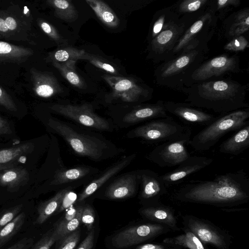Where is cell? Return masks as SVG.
I'll return each instance as SVG.
<instances>
[{
  "label": "cell",
  "instance_id": "23",
  "mask_svg": "<svg viewBox=\"0 0 249 249\" xmlns=\"http://www.w3.org/2000/svg\"><path fill=\"white\" fill-rule=\"evenodd\" d=\"M212 0H184L173 6L180 18L191 24L211 7Z\"/></svg>",
  "mask_w": 249,
  "mask_h": 249
},
{
  "label": "cell",
  "instance_id": "51",
  "mask_svg": "<svg viewBox=\"0 0 249 249\" xmlns=\"http://www.w3.org/2000/svg\"><path fill=\"white\" fill-rule=\"evenodd\" d=\"M76 212L77 207L74 208L72 206L69 208V210L66 212L64 218L55 226L54 228L61 227L69 222L75 216Z\"/></svg>",
  "mask_w": 249,
  "mask_h": 249
},
{
  "label": "cell",
  "instance_id": "40",
  "mask_svg": "<svg viewBox=\"0 0 249 249\" xmlns=\"http://www.w3.org/2000/svg\"><path fill=\"white\" fill-rule=\"evenodd\" d=\"M83 208L84 207L83 206H77L76 214L71 221L61 227L53 229L58 241L78 228L81 221V215Z\"/></svg>",
  "mask_w": 249,
  "mask_h": 249
},
{
  "label": "cell",
  "instance_id": "17",
  "mask_svg": "<svg viewBox=\"0 0 249 249\" xmlns=\"http://www.w3.org/2000/svg\"><path fill=\"white\" fill-rule=\"evenodd\" d=\"M187 225L200 241L210 244L218 249H229V244L226 237L213 226L197 219L188 217Z\"/></svg>",
  "mask_w": 249,
  "mask_h": 249
},
{
  "label": "cell",
  "instance_id": "39",
  "mask_svg": "<svg viewBox=\"0 0 249 249\" xmlns=\"http://www.w3.org/2000/svg\"><path fill=\"white\" fill-rule=\"evenodd\" d=\"M241 4L240 0H212L211 8L217 18L222 20L229 12Z\"/></svg>",
  "mask_w": 249,
  "mask_h": 249
},
{
  "label": "cell",
  "instance_id": "46",
  "mask_svg": "<svg viewBox=\"0 0 249 249\" xmlns=\"http://www.w3.org/2000/svg\"><path fill=\"white\" fill-rule=\"evenodd\" d=\"M80 236V229H77L60 239L58 249H74Z\"/></svg>",
  "mask_w": 249,
  "mask_h": 249
},
{
  "label": "cell",
  "instance_id": "20",
  "mask_svg": "<svg viewBox=\"0 0 249 249\" xmlns=\"http://www.w3.org/2000/svg\"><path fill=\"white\" fill-rule=\"evenodd\" d=\"M164 103L162 100H158L154 104L139 106L126 114L123 121L134 124L147 120L166 118L168 115Z\"/></svg>",
  "mask_w": 249,
  "mask_h": 249
},
{
  "label": "cell",
  "instance_id": "9",
  "mask_svg": "<svg viewBox=\"0 0 249 249\" xmlns=\"http://www.w3.org/2000/svg\"><path fill=\"white\" fill-rule=\"evenodd\" d=\"M189 25L180 18L161 32L148 43V57L158 63L172 58L174 48Z\"/></svg>",
  "mask_w": 249,
  "mask_h": 249
},
{
  "label": "cell",
  "instance_id": "49",
  "mask_svg": "<svg viewBox=\"0 0 249 249\" xmlns=\"http://www.w3.org/2000/svg\"><path fill=\"white\" fill-rule=\"evenodd\" d=\"M77 199V194L73 191H68L64 195L60 206L58 209V212L70 208L72 206Z\"/></svg>",
  "mask_w": 249,
  "mask_h": 249
},
{
  "label": "cell",
  "instance_id": "8",
  "mask_svg": "<svg viewBox=\"0 0 249 249\" xmlns=\"http://www.w3.org/2000/svg\"><path fill=\"white\" fill-rule=\"evenodd\" d=\"M48 125L60 135L76 154L94 160H99L103 157L106 145L99 140L79 133L53 118L49 119Z\"/></svg>",
  "mask_w": 249,
  "mask_h": 249
},
{
  "label": "cell",
  "instance_id": "2",
  "mask_svg": "<svg viewBox=\"0 0 249 249\" xmlns=\"http://www.w3.org/2000/svg\"><path fill=\"white\" fill-rule=\"evenodd\" d=\"M247 86L230 78L211 79L193 84L181 92L185 103L224 114L249 108Z\"/></svg>",
  "mask_w": 249,
  "mask_h": 249
},
{
  "label": "cell",
  "instance_id": "55",
  "mask_svg": "<svg viewBox=\"0 0 249 249\" xmlns=\"http://www.w3.org/2000/svg\"><path fill=\"white\" fill-rule=\"evenodd\" d=\"M0 39H1V37H0Z\"/></svg>",
  "mask_w": 249,
  "mask_h": 249
},
{
  "label": "cell",
  "instance_id": "35",
  "mask_svg": "<svg viewBox=\"0 0 249 249\" xmlns=\"http://www.w3.org/2000/svg\"><path fill=\"white\" fill-rule=\"evenodd\" d=\"M85 51L71 47H67L48 53L46 60L49 62L62 63L81 59Z\"/></svg>",
  "mask_w": 249,
  "mask_h": 249
},
{
  "label": "cell",
  "instance_id": "52",
  "mask_svg": "<svg viewBox=\"0 0 249 249\" xmlns=\"http://www.w3.org/2000/svg\"><path fill=\"white\" fill-rule=\"evenodd\" d=\"M94 239V231L91 230L85 239L80 244L77 249H92Z\"/></svg>",
  "mask_w": 249,
  "mask_h": 249
},
{
  "label": "cell",
  "instance_id": "3",
  "mask_svg": "<svg viewBox=\"0 0 249 249\" xmlns=\"http://www.w3.org/2000/svg\"><path fill=\"white\" fill-rule=\"evenodd\" d=\"M209 50L203 47L186 51L161 63L155 70L156 83L181 91L188 87L192 74L204 61Z\"/></svg>",
  "mask_w": 249,
  "mask_h": 249
},
{
  "label": "cell",
  "instance_id": "5",
  "mask_svg": "<svg viewBox=\"0 0 249 249\" xmlns=\"http://www.w3.org/2000/svg\"><path fill=\"white\" fill-rule=\"evenodd\" d=\"M33 21L31 11L26 6L21 7L14 4L0 10V36L8 40L35 45Z\"/></svg>",
  "mask_w": 249,
  "mask_h": 249
},
{
  "label": "cell",
  "instance_id": "44",
  "mask_svg": "<svg viewBox=\"0 0 249 249\" xmlns=\"http://www.w3.org/2000/svg\"><path fill=\"white\" fill-rule=\"evenodd\" d=\"M22 207V204H18L1 212L0 213V230L17 216Z\"/></svg>",
  "mask_w": 249,
  "mask_h": 249
},
{
  "label": "cell",
  "instance_id": "26",
  "mask_svg": "<svg viewBox=\"0 0 249 249\" xmlns=\"http://www.w3.org/2000/svg\"><path fill=\"white\" fill-rule=\"evenodd\" d=\"M249 146V124H248L236 131L219 146L221 153L237 156Z\"/></svg>",
  "mask_w": 249,
  "mask_h": 249
},
{
  "label": "cell",
  "instance_id": "18",
  "mask_svg": "<svg viewBox=\"0 0 249 249\" xmlns=\"http://www.w3.org/2000/svg\"><path fill=\"white\" fill-rule=\"evenodd\" d=\"M30 73L33 91L37 96L49 98L62 91L57 78L52 72L42 71L33 67Z\"/></svg>",
  "mask_w": 249,
  "mask_h": 249
},
{
  "label": "cell",
  "instance_id": "27",
  "mask_svg": "<svg viewBox=\"0 0 249 249\" xmlns=\"http://www.w3.org/2000/svg\"><path fill=\"white\" fill-rule=\"evenodd\" d=\"M29 180L28 171L24 168L14 167L1 171L0 186L5 187L10 192L17 191Z\"/></svg>",
  "mask_w": 249,
  "mask_h": 249
},
{
  "label": "cell",
  "instance_id": "43",
  "mask_svg": "<svg viewBox=\"0 0 249 249\" xmlns=\"http://www.w3.org/2000/svg\"><path fill=\"white\" fill-rule=\"evenodd\" d=\"M249 47V43L247 38L242 35L230 40L224 46V49L227 51L237 52L244 51Z\"/></svg>",
  "mask_w": 249,
  "mask_h": 249
},
{
  "label": "cell",
  "instance_id": "25",
  "mask_svg": "<svg viewBox=\"0 0 249 249\" xmlns=\"http://www.w3.org/2000/svg\"><path fill=\"white\" fill-rule=\"evenodd\" d=\"M179 18L173 5L158 10L153 16L150 27L148 43Z\"/></svg>",
  "mask_w": 249,
  "mask_h": 249
},
{
  "label": "cell",
  "instance_id": "42",
  "mask_svg": "<svg viewBox=\"0 0 249 249\" xmlns=\"http://www.w3.org/2000/svg\"><path fill=\"white\" fill-rule=\"evenodd\" d=\"M81 59L87 60L94 66L108 73L117 74L118 72L116 69L109 62L99 56L85 52L82 55Z\"/></svg>",
  "mask_w": 249,
  "mask_h": 249
},
{
  "label": "cell",
  "instance_id": "33",
  "mask_svg": "<svg viewBox=\"0 0 249 249\" xmlns=\"http://www.w3.org/2000/svg\"><path fill=\"white\" fill-rule=\"evenodd\" d=\"M76 61L71 60L66 62L52 63L71 85L80 89H85L87 87L86 84L76 71Z\"/></svg>",
  "mask_w": 249,
  "mask_h": 249
},
{
  "label": "cell",
  "instance_id": "28",
  "mask_svg": "<svg viewBox=\"0 0 249 249\" xmlns=\"http://www.w3.org/2000/svg\"><path fill=\"white\" fill-rule=\"evenodd\" d=\"M34 148L33 143L26 142L0 150V171L16 167L21 161V158L31 153Z\"/></svg>",
  "mask_w": 249,
  "mask_h": 249
},
{
  "label": "cell",
  "instance_id": "36",
  "mask_svg": "<svg viewBox=\"0 0 249 249\" xmlns=\"http://www.w3.org/2000/svg\"><path fill=\"white\" fill-rule=\"evenodd\" d=\"M25 213L21 212L0 230V248L8 243L20 230L25 222Z\"/></svg>",
  "mask_w": 249,
  "mask_h": 249
},
{
  "label": "cell",
  "instance_id": "10",
  "mask_svg": "<svg viewBox=\"0 0 249 249\" xmlns=\"http://www.w3.org/2000/svg\"><path fill=\"white\" fill-rule=\"evenodd\" d=\"M241 71L237 55L222 54L204 61L192 74L187 87L196 83Z\"/></svg>",
  "mask_w": 249,
  "mask_h": 249
},
{
  "label": "cell",
  "instance_id": "4",
  "mask_svg": "<svg viewBox=\"0 0 249 249\" xmlns=\"http://www.w3.org/2000/svg\"><path fill=\"white\" fill-rule=\"evenodd\" d=\"M249 108L222 114L191 139L189 144L195 151H207L227 133L237 131L249 124Z\"/></svg>",
  "mask_w": 249,
  "mask_h": 249
},
{
  "label": "cell",
  "instance_id": "31",
  "mask_svg": "<svg viewBox=\"0 0 249 249\" xmlns=\"http://www.w3.org/2000/svg\"><path fill=\"white\" fill-rule=\"evenodd\" d=\"M86 1L107 26L113 28L119 25V19L106 3L100 0H86Z\"/></svg>",
  "mask_w": 249,
  "mask_h": 249
},
{
  "label": "cell",
  "instance_id": "7",
  "mask_svg": "<svg viewBox=\"0 0 249 249\" xmlns=\"http://www.w3.org/2000/svg\"><path fill=\"white\" fill-rule=\"evenodd\" d=\"M217 21L215 13L210 7L186 29L173 50L172 58L186 51L208 47V43L214 35Z\"/></svg>",
  "mask_w": 249,
  "mask_h": 249
},
{
  "label": "cell",
  "instance_id": "12",
  "mask_svg": "<svg viewBox=\"0 0 249 249\" xmlns=\"http://www.w3.org/2000/svg\"><path fill=\"white\" fill-rule=\"evenodd\" d=\"M104 78L112 89L115 97L123 101L134 102L150 99L153 90L131 78L106 75Z\"/></svg>",
  "mask_w": 249,
  "mask_h": 249
},
{
  "label": "cell",
  "instance_id": "30",
  "mask_svg": "<svg viewBox=\"0 0 249 249\" xmlns=\"http://www.w3.org/2000/svg\"><path fill=\"white\" fill-rule=\"evenodd\" d=\"M70 188L59 191L53 197L41 203L38 206L37 216L34 224L40 225L44 223L53 214L58 210L65 194Z\"/></svg>",
  "mask_w": 249,
  "mask_h": 249
},
{
  "label": "cell",
  "instance_id": "48",
  "mask_svg": "<svg viewBox=\"0 0 249 249\" xmlns=\"http://www.w3.org/2000/svg\"><path fill=\"white\" fill-rule=\"evenodd\" d=\"M95 220L94 212L89 205L84 207L81 215V221L89 231L93 229Z\"/></svg>",
  "mask_w": 249,
  "mask_h": 249
},
{
  "label": "cell",
  "instance_id": "1",
  "mask_svg": "<svg viewBox=\"0 0 249 249\" xmlns=\"http://www.w3.org/2000/svg\"><path fill=\"white\" fill-rule=\"evenodd\" d=\"M178 200L216 206H233L249 200V179L243 170L209 180H191L174 193Z\"/></svg>",
  "mask_w": 249,
  "mask_h": 249
},
{
  "label": "cell",
  "instance_id": "41",
  "mask_svg": "<svg viewBox=\"0 0 249 249\" xmlns=\"http://www.w3.org/2000/svg\"><path fill=\"white\" fill-rule=\"evenodd\" d=\"M37 23L41 30L55 42L58 46L62 47L68 44L67 41L61 36L56 29L50 23L43 18H38Z\"/></svg>",
  "mask_w": 249,
  "mask_h": 249
},
{
  "label": "cell",
  "instance_id": "16",
  "mask_svg": "<svg viewBox=\"0 0 249 249\" xmlns=\"http://www.w3.org/2000/svg\"><path fill=\"white\" fill-rule=\"evenodd\" d=\"M164 103L167 112L191 124L207 126L216 118L213 114L197 109L185 102L168 101Z\"/></svg>",
  "mask_w": 249,
  "mask_h": 249
},
{
  "label": "cell",
  "instance_id": "45",
  "mask_svg": "<svg viewBox=\"0 0 249 249\" xmlns=\"http://www.w3.org/2000/svg\"><path fill=\"white\" fill-rule=\"evenodd\" d=\"M57 241L53 229H51L45 233L34 246L33 245L31 249H50L53 244Z\"/></svg>",
  "mask_w": 249,
  "mask_h": 249
},
{
  "label": "cell",
  "instance_id": "6",
  "mask_svg": "<svg viewBox=\"0 0 249 249\" xmlns=\"http://www.w3.org/2000/svg\"><path fill=\"white\" fill-rule=\"evenodd\" d=\"M192 132L190 127L178 123L168 116L136 127L132 131V135L151 144L158 145L168 141L191 138Z\"/></svg>",
  "mask_w": 249,
  "mask_h": 249
},
{
  "label": "cell",
  "instance_id": "11",
  "mask_svg": "<svg viewBox=\"0 0 249 249\" xmlns=\"http://www.w3.org/2000/svg\"><path fill=\"white\" fill-rule=\"evenodd\" d=\"M190 140L187 138L158 144L147 159L161 167L178 166L191 156L186 147Z\"/></svg>",
  "mask_w": 249,
  "mask_h": 249
},
{
  "label": "cell",
  "instance_id": "34",
  "mask_svg": "<svg viewBox=\"0 0 249 249\" xmlns=\"http://www.w3.org/2000/svg\"><path fill=\"white\" fill-rule=\"evenodd\" d=\"M46 2L54 9L55 16L60 19L72 22L78 18L77 11L70 0H48Z\"/></svg>",
  "mask_w": 249,
  "mask_h": 249
},
{
  "label": "cell",
  "instance_id": "54",
  "mask_svg": "<svg viewBox=\"0 0 249 249\" xmlns=\"http://www.w3.org/2000/svg\"><path fill=\"white\" fill-rule=\"evenodd\" d=\"M136 249H172L168 248L163 245L154 244H146L140 246L136 248Z\"/></svg>",
  "mask_w": 249,
  "mask_h": 249
},
{
  "label": "cell",
  "instance_id": "29",
  "mask_svg": "<svg viewBox=\"0 0 249 249\" xmlns=\"http://www.w3.org/2000/svg\"><path fill=\"white\" fill-rule=\"evenodd\" d=\"M136 154H133L111 167L104 173L100 178H96L89 183L82 192L77 201L81 202L89 196L99 189L110 178L123 169L135 158Z\"/></svg>",
  "mask_w": 249,
  "mask_h": 249
},
{
  "label": "cell",
  "instance_id": "32",
  "mask_svg": "<svg viewBox=\"0 0 249 249\" xmlns=\"http://www.w3.org/2000/svg\"><path fill=\"white\" fill-rule=\"evenodd\" d=\"M142 213L148 218L172 227L176 226V220L171 210L163 206H153L141 210Z\"/></svg>",
  "mask_w": 249,
  "mask_h": 249
},
{
  "label": "cell",
  "instance_id": "21",
  "mask_svg": "<svg viewBox=\"0 0 249 249\" xmlns=\"http://www.w3.org/2000/svg\"><path fill=\"white\" fill-rule=\"evenodd\" d=\"M223 30L229 40L244 35L249 30V7L234 12L224 20Z\"/></svg>",
  "mask_w": 249,
  "mask_h": 249
},
{
  "label": "cell",
  "instance_id": "50",
  "mask_svg": "<svg viewBox=\"0 0 249 249\" xmlns=\"http://www.w3.org/2000/svg\"><path fill=\"white\" fill-rule=\"evenodd\" d=\"M34 242L33 238L24 237L7 249H29L33 246Z\"/></svg>",
  "mask_w": 249,
  "mask_h": 249
},
{
  "label": "cell",
  "instance_id": "15",
  "mask_svg": "<svg viewBox=\"0 0 249 249\" xmlns=\"http://www.w3.org/2000/svg\"><path fill=\"white\" fill-rule=\"evenodd\" d=\"M213 159L198 156H191L173 170L160 176L166 187L181 182L184 178L210 165Z\"/></svg>",
  "mask_w": 249,
  "mask_h": 249
},
{
  "label": "cell",
  "instance_id": "53",
  "mask_svg": "<svg viewBox=\"0 0 249 249\" xmlns=\"http://www.w3.org/2000/svg\"><path fill=\"white\" fill-rule=\"evenodd\" d=\"M12 130L7 120L0 116V135H10Z\"/></svg>",
  "mask_w": 249,
  "mask_h": 249
},
{
  "label": "cell",
  "instance_id": "37",
  "mask_svg": "<svg viewBox=\"0 0 249 249\" xmlns=\"http://www.w3.org/2000/svg\"><path fill=\"white\" fill-rule=\"evenodd\" d=\"M89 172V168L83 167H76L61 171L55 175L52 184L59 185L68 183L82 178Z\"/></svg>",
  "mask_w": 249,
  "mask_h": 249
},
{
  "label": "cell",
  "instance_id": "22",
  "mask_svg": "<svg viewBox=\"0 0 249 249\" xmlns=\"http://www.w3.org/2000/svg\"><path fill=\"white\" fill-rule=\"evenodd\" d=\"M139 173L128 174L111 183L106 192V196L111 199H123L131 196L136 193Z\"/></svg>",
  "mask_w": 249,
  "mask_h": 249
},
{
  "label": "cell",
  "instance_id": "14",
  "mask_svg": "<svg viewBox=\"0 0 249 249\" xmlns=\"http://www.w3.org/2000/svg\"><path fill=\"white\" fill-rule=\"evenodd\" d=\"M166 229L161 224H146L128 228L114 235L111 244L118 249L138 244L163 233Z\"/></svg>",
  "mask_w": 249,
  "mask_h": 249
},
{
  "label": "cell",
  "instance_id": "38",
  "mask_svg": "<svg viewBox=\"0 0 249 249\" xmlns=\"http://www.w3.org/2000/svg\"><path fill=\"white\" fill-rule=\"evenodd\" d=\"M164 242L182 246L189 249H205L201 241L190 231L173 238H166Z\"/></svg>",
  "mask_w": 249,
  "mask_h": 249
},
{
  "label": "cell",
  "instance_id": "13",
  "mask_svg": "<svg viewBox=\"0 0 249 249\" xmlns=\"http://www.w3.org/2000/svg\"><path fill=\"white\" fill-rule=\"evenodd\" d=\"M53 111L69 118L86 126L99 130H107L109 124L98 116L89 105H82L54 104L50 107Z\"/></svg>",
  "mask_w": 249,
  "mask_h": 249
},
{
  "label": "cell",
  "instance_id": "19",
  "mask_svg": "<svg viewBox=\"0 0 249 249\" xmlns=\"http://www.w3.org/2000/svg\"><path fill=\"white\" fill-rule=\"evenodd\" d=\"M141 182V198L156 203L167 193V187L160 176L151 170H142L139 173Z\"/></svg>",
  "mask_w": 249,
  "mask_h": 249
},
{
  "label": "cell",
  "instance_id": "47",
  "mask_svg": "<svg viewBox=\"0 0 249 249\" xmlns=\"http://www.w3.org/2000/svg\"><path fill=\"white\" fill-rule=\"evenodd\" d=\"M0 106L10 111L18 110L17 106L12 97L0 86Z\"/></svg>",
  "mask_w": 249,
  "mask_h": 249
},
{
  "label": "cell",
  "instance_id": "24",
  "mask_svg": "<svg viewBox=\"0 0 249 249\" xmlns=\"http://www.w3.org/2000/svg\"><path fill=\"white\" fill-rule=\"evenodd\" d=\"M33 54L31 48L0 41V64H19L26 61Z\"/></svg>",
  "mask_w": 249,
  "mask_h": 249
}]
</instances>
